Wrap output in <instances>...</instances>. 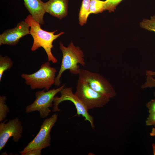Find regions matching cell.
Instances as JSON below:
<instances>
[{
    "label": "cell",
    "instance_id": "obj_23",
    "mask_svg": "<svg viewBox=\"0 0 155 155\" xmlns=\"http://www.w3.org/2000/svg\"><path fill=\"white\" fill-rule=\"evenodd\" d=\"M150 135L152 137L155 136V127L152 128L151 131L150 133Z\"/></svg>",
    "mask_w": 155,
    "mask_h": 155
},
{
    "label": "cell",
    "instance_id": "obj_26",
    "mask_svg": "<svg viewBox=\"0 0 155 155\" xmlns=\"http://www.w3.org/2000/svg\"><path fill=\"white\" fill-rule=\"evenodd\" d=\"M154 127H155V125H154Z\"/></svg>",
    "mask_w": 155,
    "mask_h": 155
},
{
    "label": "cell",
    "instance_id": "obj_9",
    "mask_svg": "<svg viewBox=\"0 0 155 155\" xmlns=\"http://www.w3.org/2000/svg\"><path fill=\"white\" fill-rule=\"evenodd\" d=\"M1 122L0 124V150L6 144L9 139L13 137V140L18 142L22 137L23 127L22 122L16 117L7 122Z\"/></svg>",
    "mask_w": 155,
    "mask_h": 155
},
{
    "label": "cell",
    "instance_id": "obj_16",
    "mask_svg": "<svg viewBox=\"0 0 155 155\" xmlns=\"http://www.w3.org/2000/svg\"><path fill=\"white\" fill-rule=\"evenodd\" d=\"M6 97L5 96H0V122H2L6 118L9 109L6 104Z\"/></svg>",
    "mask_w": 155,
    "mask_h": 155
},
{
    "label": "cell",
    "instance_id": "obj_5",
    "mask_svg": "<svg viewBox=\"0 0 155 155\" xmlns=\"http://www.w3.org/2000/svg\"><path fill=\"white\" fill-rule=\"evenodd\" d=\"M65 86L64 84L58 88L46 92L44 89L36 92L35 94V100L32 104L26 106V113H28L37 111L39 113L40 118L47 117L51 112L49 108L53 106V103L55 96Z\"/></svg>",
    "mask_w": 155,
    "mask_h": 155
},
{
    "label": "cell",
    "instance_id": "obj_19",
    "mask_svg": "<svg viewBox=\"0 0 155 155\" xmlns=\"http://www.w3.org/2000/svg\"><path fill=\"white\" fill-rule=\"evenodd\" d=\"M140 87L142 89L148 88H155V79L152 76L146 75V82L141 86Z\"/></svg>",
    "mask_w": 155,
    "mask_h": 155
},
{
    "label": "cell",
    "instance_id": "obj_11",
    "mask_svg": "<svg viewBox=\"0 0 155 155\" xmlns=\"http://www.w3.org/2000/svg\"><path fill=\"white\" fill-rule=\"evenodd\" d=\"M68 0H49L43 3L46 13L61 20L68 14Z\"/></svg>",
    "mask_w": 155,
    "mask_h": 155
},
{
    "label": "cell",
    "instance_id": "obj_15",
    "mask_svg": "<svg viewBox=\"0 0 155 155\" xmlns=\"http://www.w3.org/2000/svg\"><path fill=\"white\" fill-rule=\"evenodd\" d=\"M106 1L91 0L88 16L91 13L97 14L105 10Z\"/></svg>",
    "mask_w": 155,
    "mask_h": 155
},
{
    "label": "cell",
    "instance_id": "obj_7",
    "mask_svg": "<svg viewBox=\"0 0 155 155\" xmlns=\"http://www.w3.org/2000/svg\"><path fill=\"white\" fill-rule=\"evenodd\" d=\"M78 75L79 79L86 83L98 93L110 98L116 96V92L112 85L100 74L80 69Z\"/></svg>",
    "mask_w": 155,
    "mask_h": 155
},
{
    "label": "cell",
    "instance_id": "obj_12",
    "mask_svg": "<svg viewBox=\"0 0 155 155\" xmlns=\"http://www.w3.org/2000/svg\"><path fill=\"white\" fill-rule=\"evenodd\" d=\"M23 1L25 7L33 19L40 24H43L44 23V16L46 13L43 7L44 2L41 0Z\"/></svg>",
    "mask_w": 155,
    "mask_h": 155
},
{
    "label": "cell",
    "instance_id": "obj_18",
    "mask_svg": "<svg viewBox=\"0 0 155 155\" xmlns=\"http://www.w3.org/2000/svg\"><path fill=\"white\" fill-rule=\"evenodd\" d=\"M123 0H106L105 10H108L110 13L114 11L117 6Z\"/></svg>",
    "mask_w": 155,
    "mask_h": 155
},
{
    "label": "cell",
    "instance_id": "obj_17",
    "mask_svg": "<svg viewBox=\"0 0 155 155\" xmlns=\"http://www.w3.org/2000/svg\"><path fill=\"white\" fill-rule=\"evenodd\" d=\"M140 26L142 28L150 31L155 32V15L151 16L149 20H143L140 23Z\"/></svg>",
    "mask_w": 155,
    "mask_h": 155
},
{
    "label": "cell",
    "instance_id": "obj_24",
    "mask_svg": "<svg viewBox=\"0 0 155 155\" xmlns=\"http://www.w3.org/2000/svg\"><path fill=\"white\" fill-rule=\"evenodd\" d=\"M153 149V153L154 155H155V144H152Z\"/></svg>",
    "mask_w": 155,
    "mask_h": 155
},
{
    "label": "cell",
    "instance_id": "obj_2",
    "mask_svg": "<svg viewBox=\"0 0 155 155\" xmlns=\"http://www.w3.org/2000/svg\"><path fill=\"white\" fill-rule=\"evenodd\" d=\"M59 45L63 57L61 67L54 84L57 86H60V78L65 71L68 69L72 74H78L80 69L78 64L84 67L86 65L83 51L79 46H75L72 41L67 47L65 46L61 42Z\"/></svg>",
    "mask_w": 155,
    "mask_h": 155
},
{
    "label": "cell",
    "instance_id": "obj_25",
    "mask_svg": "<svg viewBox=\"0 0 155 155\" xmlns=\"http://www.w3.org/2000/svg\"><path fill=\"white\" fill-rule=\"evenodd\" d=\"M154 95L155 96V92L154 93Z\"/></svg>",
    "mask_w": 155,
    "mask_h": 155
},
{
    "label": "cell",
    "instance_id": "obj_10",
    "mask_svg": "<svg viewBox=\"0 0 155 155\" xmlns=\"http://www.w3.org/2000/svg\"><path fill=\"white\" fill-rule=\"evenodd\" d=\"M30 27L26 22H19L15 27L6 30L0 35V46L16 45L21 38L30 34Z\"/></svg>",
    "mask_w": 155,
    "mask_h": 155
},
{
    "label": "cell",
    "instance_id": "obj_21",
    "mask_svg": "<svg viewBox=\"0 0 155 155\" xmlns=\"http://www.w3.org/2000/svg\"><path fill=\"white\" fill-rule=\"evenodd\" d=\"M146 106L148 110L149 114L155 112V99H152L148 102Z\"/></svg>",
    "mask_w": 155,
    "mask_h": 155
},
{
    "label": "cell",
    "instance_id": "obj_22",
    "mask_svg": "<svg viewBox=\"0 0 155 155\" xmlns=\"http://www.w3.org/2000/svg\"><path fill=\"white\" fill-rule=\"evenodd\" d=\"M41 149H35L31 150L21 154L22 155H41Z\"/></svg>",
    "mask_w": 155,
    "mask_h": 155
},
{
    "label": "cell",
    "instance_id": "obj_13",
    "mask_svg": "<svg viewBox=\"0 0 155 155\" xmlns=\"http://www.w3.org/2000/svg\"><path fill=\"white\" fill-rule=\"evenodd\" d=\"M91 0H82L79 14V24L83 26L87 22L89 16Z\"/></svg>",
    "mask_w": 155,
    "mask_h": 155
},
{
    "label": "cell",
    "instance_id": "obj_6",
    "mask_svg": "<svg viewBox=\"0 0 155 155\" xmlns=\"http://www.w3.org/2000/svg\"><path fill=\"white\" fill-rule=\"evenodd\" d=\"M58 117V114L55 113L43 121L40 126V130L35 137L22 150L19 151L21 154L31 150H42L50 146L51 142V131L57 122Z\"/></svg>",
    "mask_w": 155,
    "mask_h": 155
},
{
    "label": "cell",
    "instance_id": "obj_14",
    "mask_svg": "<svg viewBox=\"0 0 155 155\" xmlns=\"http://www.w3.org/2000/svg\"><path fill=\"white\" fill-rule=\"evenodd\" d=\"M13 62L10 58L7 56L0 55V82L3 75L5 71L10 69L13 66Z\"/></svg>",
    "mask_w": 155,
    "mask_h": 155
},
{
    "label": "cell",
    "instance_id": "obj_20",
    "mask_svg": "<svg viewBox=\"0 0 155 155\" xmlns=\"http://www.w3.org/2000/svg\"><path fill=\"white\" fill-rule=\"evenodd\" d=\"M146 124L147 126L155 125V112L149 114L146 121Z\"/></svg>",
    "mask_w": 155,
    "mask_h": 155
},
{
    "label": "cell",
    "instance_id": "obj_3",
    "mask_svg": "<svg viewBox=\"0 0 155 155\" xmlns=\"http://www.w3.org/2000/svg\"><path fill=\"white\" fill-rule=\"evenodd\" d=\"M56 71V68L51 67L48 61L42 64L36 72L31 74L22 73L21 76L32 90L44 89L48 91L55 84Z\"/></svg>",
    "mask_w": 155,
    "mask_h": 155
},
{
    "label": "cell",
    "instance_id": "obj_1",
    "mask_svg": "<svg viewBox=\"0 0 155 155\" xmlns=\"http://www.w3.org/2000/svg\"><path fill=\"white\" fill-rule=\"evenodd\" d=\"M30 27V34L33 39V42L31 48L32 51H36L42 47L45 51L47 56L48 61L53 63L57 62V60L52 53L51 50L53 48V42L64 32H60L55 34L56 30L53 32H48L42 29L40 24L35 20L31 15H28L25 19Z\"/></svg>",
    "mask_w": 155,
    "mask_h": 155
},
{
    "label": "cell",
    "instance_id": "obj_4",
    "mask_svg": "<svg viewBox=\"0 0 155 155\" xmlns=\"http://www.w3.org/2000/svg\"><path fill=\"white\" fill-rule=\"evenodd\" d=\"M74 94L88 110L103 107L110 99L95 91L86 83L79 78Z\"/></svg>",
    "mask_w": 155,
    "mask_h": 155
},
{
    "label": "cell",
    "instance_id": "obj_8",
    "mask_svg": "<svg viewBox=\"0 0 155 155\" xmlns=\"http://www.w3.org/2000/svg\"><path fill=\"white\" fill-rule=\"evenodd\" d=\"M61 96L55 97L52 111L59 112L60 110L59 108V104L63 101L68 100L73 103L76 109L77 115L78 116H82L85 118V120L88 121L91 127L94 129L93 117L90 115L88 110L79 99L73 92L72 88L64 87L60 92Z\"/></svg>",
    "mask_w": 155,
    "mask_h": 155
}]
</instances>
